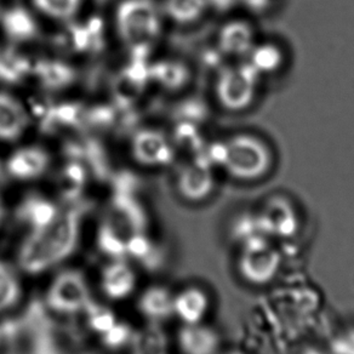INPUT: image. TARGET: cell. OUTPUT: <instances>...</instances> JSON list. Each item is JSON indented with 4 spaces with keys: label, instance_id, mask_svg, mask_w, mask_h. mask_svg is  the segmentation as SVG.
I'll use <instances>...</instances> for the list:
<instances>
[{
    "label": "cell",
    "instance_id": "5",
    "mask_svg": "<svg viewBox=\"0 0 354 354\" xmlns=\"http://www.w3.org/2000/svg\"><path fill=\"white\" fill-rule=\"evenodd\" d=\"M49 310L57 315L80 313L91 302V290L83 272L67 270L55 276L45 296Z\"/></svg>",
    "mask_w": 354,
    "mask_h": 354
},
{
    "label": "cell",
    "instance_id": "10",
    "mask_svg": "<svg viewBox=\"0 0 354 354\" xmlns=\"http://www.w3.org/2000/svg\"><path fill=\"white\" fill-rule=\"evenodd\" d=\"M212 307V296L202 286H186L174 294V317L181 324L204 323Z\"/></svg>",
    "mask_w": 354,
    "mask_h": 354
},
{
    "label": "cell",
    "instance_id": "22",
    "mask_svg": "<svg viewBox=\"0 0 354 354\" xmlns=\"http://www.w3.org/2000/svg\"><path fill=\"white\" fill-rule=\"evenodd\" d=\"M84 0H32L41 15L54 21H69L78 15Z\"/></svg>",
    "mask_w": 354,
    "mask_h": 354
},
{
    "label": "cell",
    "instance_id": "3",
    "mask_svg": "<svg viewBox=\"0 0 354 354\" xmlns=\"http://www.w3.org/2000/svg\"><path fill=\"white\" fill-rule=\"evenodd\" d=\"M223 167L232 177L241 181H256L271 170L272 156L268 146L250 133H239L225 145Z\"/></svg>",
    "mask_w": 354,
    "mask_h": 354
},
{
    "label": "cell",
    "instance_id": "12",
    "mask_svg": "<svg viewBox=\"0 0 354 354\" xmlns=\"http://www.w3.org/2000/svg\"><path fill=\"white\" fill-rule=\"evenodd\" d=\"M180 354H217L222 349L221 335L204 323L183 324L176 334Z\"/></svg>",
    "mask_w": 354,
    "mask_h": 354
},
{
    "label": "cell",
    "instance_id": "6",
    "mask_svg": "<svg viewBox=\"0 0 354 354\" xmlns=\"http://www.w3.org/2000/svg\"><path fill=\"white\" fill-rule=\"evenodd\" d=\"M259 72L250 64L223 69L216 83L217 100L227 109H245L255 96Z\"/></svg>",
    "mask_w": 354,
    "mask_h": 354
},
{
    "label": "cell",
    "instance_id": "17",
    "mask_svg": "<svg viewBox=\"0 0 354 354\" xmlns=\"http://www.w3.org/2000/svg\"><path fill=\"white\" fill-rule=\"evenodd\" d=\"M129 348L131 354H167L169 339L162 324L147 322L133 331Z\"/></svg>",
    "mask_w": 354,
    "mask_h": 354
},
{
    "label": "cell",
    "instance_id": "13",
    "mask_svg": "<svg viewBox=\"0 0 354 354\" xmlns=\"http://www.w3.org/2000/svg\"><path fill=\"white\" fill-rule=\"evenodd\" d=\"M138 284V276L133 267L124 260H111L100 276V286L104 295L111 301L127 300L133 295Z\"/></svg>",
    "mask_w": 354,
    "mask_h": 354
},
{
    "label": "cell",
    "instance_id": "23",
    "mask_svg": "<svg viewBox=\"0 0 354 354\" xmlns=\"http://www.w3.org/2000/svg\"><path fill=\"white\" fill-rule=\"evenodd\" d=\"M96 241L99 250L111 260H124L127 257V239L109 222L100 227Z\"/></svg>",
    "mask_w": 354,
    "mask_h": 354
},
{
    "label": "cell",
    "instance_id": "26",
    "mask_svg": "<svg viewBox=\"0 0 354 354\" xmlns=\"http://www.w3.org/2000/svg\"><path fill=\"white\" fill-rule=\"evenodd\" d=\"M250 64L257 72H271L281 64V51L271 44L254 46L251 49Z\"/></svg>",
    "mask_w": 354,
    "mask_h": 354
},
{
    "label": "cell",
    "instance_id": "11",
    "mask_svg": "<svg viewBox=\"0 0 354 354\" xmlns=\"http://www.w3.org/2000/svg\"><path fill=\"white\" fill-rule=\"evenodd\" d=\"M50 154L39 146H26L11 153L6 169L12 178L33 181L43 176L50 167Z\"/></svg>",
    "mask_w": 354,
    "mask_h": 354
},
{
    "label": "cell",
    "instance_id": "29",
    "mask_svg": "<svg viewBox=\"0 0 354 354\" xmlns=\"http://www.w3.org/2000/svg\"><path fill=\"white\" fill-rule=\"evenodd\" d=\"M3 217H4V209H3V205L0 204V225L3 222Z\"/></svg>",
    "mask_w": 354,
    "mask_h": 354
},
{
    "label": "cell",
    "instance_id": "27",
    "mask_svg": "<svg viewBox=\"0 0 354 354\" xmlns=\"http://www.w3.org/2000/svg\"><path fill=\"white\" fill-rule=\"evenodd\" d=\"M329 354H354V324L344 326L331 336Z\"/></svg>",
    "mask_w": 354,
    "mask_h": 354
},
{
    "label": "cell",
    "instance_id": "20",
    "mask_svg": "<svg viewBox=\"0 0 354 354\" xmlns=\"http://www.w3.org/2000/svg\"><path fill=\"white\" fill-rule=\"evenodd\" d=\"M231 236L238 248L256 241H271L266 236L260 220L255 212H244L236 217L231 226Z\"/></svg>",
    "mask_w": 354,
    "mask_h": 354
},
{
    "label": "cell",
    "instance_id": "15",
    "mask_svg": "<svg viewBox=\"0 0 354 354\" xmlns=\"http://www.w3.org/2000/svg\"><path fill=\"white\" fill-rule=\"evenodd\" d=\"M136 307L146 322L162 324L174 317V292L167 286H148L138 296Z\"/></svg>",
    "mask_w": 354,
    "mask_h": 354
},
{
    "label": "cell",
    "instance_id": "1",
    "mask_svg": "<svg viewBox=\"0 0 354 354\" xmlns=\"http://www.w3.org/2000/svg\"><path fill=\"white\" fill-rule=\"evenodd\" d=\"M80 216L74 210H59L46 226L30 230L16 252V267L28 276H40L68 260L80 241Z\"/></svg>",
    "mask_w": 354,
    "mask_h": 354
},
{
    "label": "cell",
    "instance_id": "18",
    "mask_svg": "<svg viewBox=\"0 0 354 354\" xmlns=\"http://www.w3.org/2000/svg\"><path fill=\"white\" fill-rule=\"evenodd\" d=\"M59 212V207L48 199L30 197L21 203L16 216L19 222L28 227V231H30L46 226L57 216Z\"/></svg>",
    "mask_w": 354,
    "mask_h": 354
},
{
    "label": "cell",
    "instance_id": "9",
    "mask_svg": "<svg viewBox=\"0 0 354 354\" xmlns=\"http://www.w3.org/2000/svg\"><path fill=\"white\" fill-rule=\"evenodd\" d=\"M215 189V177L212 165L204 160H196L183 167L177 177L178 194L189 203L205 202Z\"/></svg>",
    "mask_w": 354,
    "mask_h": 354
},
{
    "label": "cell",
    "instance_id": "2",
    "mask_svg": "<svg viewBox=\"0 0 354 354\" xmlns=\"http://www.w3.org/2000/svg\"><path fill=\"white\" fill-rule=\"evenodd\" d=\"M119 39L133 51H146L162 32V11L154 0H122L115 14Z\"/></svg>",
    "mask_w": 354,
    "mask_h": 354
},
{
    "label": "cell",
    "instance_id": "4",
    "mask_svg": "<svg viewBox=\"0 0 354 354\" xmlns=\"http://www.w3.org/2000/svg\"><path fill=\"white\" fill-rule=\"evenodd\" d=\"M236 268L245 284L262 288L272 284L283 267V254L273 241H261L238 248Z\"/></svg>",
    "mask_w": 354,
    "mask_h": 354
},
{
    "label": "cell",
    "instance_id": "30",
    "mask_svg": "<svg viewBox=\"0 0 354 354\" xmlns=\"http://www.w3.org/2000/svg\"><path fill=\"white\" fill-rule=\"evenodd\" d=\"M0 15H1V6H0Z\"/></svg>",
    "mask_w": 354,
    "mask_h": 354
},
{
    "label": "cell",
    "instance_id": "21",
    "mask_svg": "<svg viewBox=\"0 0 354 354\" xmlns=\"http://www.w3.org/2000/svg\"><path fill=\"white\" fill-rule=\"evenodd\" d=\"M207 0H164V14L178 25H188L202 17Z\"/></svg>",
    "mask_w": 354,
    "mask_h": 354
},
{
    "label": "cell",
    "instance_id": "28",
    "mask_svg": "<svg viewBox=\"0 0 354 354\" xmlns=\"http://www.w3.org/2000/svg\"><path fill=\"white\" fill-rule=\"evenodd\" d=\"M217 354H250L241 348H222Z\"/></svg>",
    "mask_w": 354,
    "mask_h": 354
},
{
    "label": "cell",
    "instance_id": "7",
    "mask_svg": "<svg viewBox=\"0 0 354 354\" xmlns=\"http://www.w3.org/2000/svg\"><path fill=\"white\" fill-rule=\"evenodd\" d=\"M256 214L266 236L271 241L291 239L300 232V214L288 198H268Z\"/></svg>",
    "mask_w": 354,
    "mask_h": 354
},
{
    "label": "cell",
    "instance_id": "8",
    "mask_svg": "<svg viewBox=\"0 0 354 354\" xmlns=\"http://www.w3.org/2000/svg\"><path fill=\"white\" fill-rule=\"evenodd\" d=\"M131 154L143 167H165L171 162L174 147L165 133L156 129H143L133 138Z\"/></svg>",
    "mask_w": 354,
    "mask_h": 354
},
{
    "label": "cell",
    "instance_id": "16",
    "mask_svg": "<svg viewBox=\"0 0 354 354\" xmlns=\"http://www.w3.org/2000/svg\"><path fill=\"white\" fill-rule=\"evenodd\" d=\"M19 268L0 259V315L16 308L24 297V283Z\"/></svg>",
    "mask_w": 354,
    "mask_h": 354
},
{
    "label": "cell",
    "instance_id": "25",
    "mask_svg": "<svg viewBox=\"0 0 354 354\" xmlns=\"http://www.w3.org/2000/svg\"><path fill=\"white\" fill-rule=\"evenodd\" d=\"M133 331L135 329L129 323L117 320L106 333L100 336V341L109 351H120L129 347Z\"/></svg>",
    "mask_w": 354,
    "mask_h": 354
},
{
    "label": "cell",
    "instance_id": "14",
    "mask_svg": "<svg viewBox=\"0 0 354 354\" xmlns=\"http://www.w3.org/2000/svg\"><path fill=\"white\" fill-rule=\"evenodd\" d=\"M30 113L24 102L12 94L0 91V141H19L30 128Z\"/></svg>",
    "mask_w": 354,
    "mask_h": 354
},
{
    "label": "cell",
    "instance_id": "24",
    "mask_svg": "<svg viewBox=\"0 0 354 354\" xmlns=\"http://www.w3.org/2000/svg\"><path fill=\"white\" fill-rule=\"evenodd\" d=\"M82 312H84L86 319V329L99 334V336L106 333L118 320L112 310L102 306L95 305L93 301Z\"/></svg>",
    "mask_w": 354,
    "mask_h": 354
},
{
    "label": "cell",
    "instance_id": "19",
    "mask_svg": "<svg viewBox=\"0 0 354 354\" xmlns=\"http://www.w3.org/2000/svg\"><path fill=\"white\" fill-rule=\"evenodd\" d=\"M220 49L226 54L238 55L250 53L254 45V30L250 25L241 21L230 22L222 27L218 37Z\"/></svg>",
    "mask_w": 354,
    "mask_h": 354
}]
</instances>
